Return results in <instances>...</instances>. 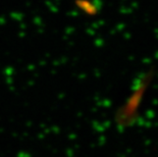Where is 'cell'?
I'll use <instances>...</instances> for the list:
<instances>
[]
</instances>
